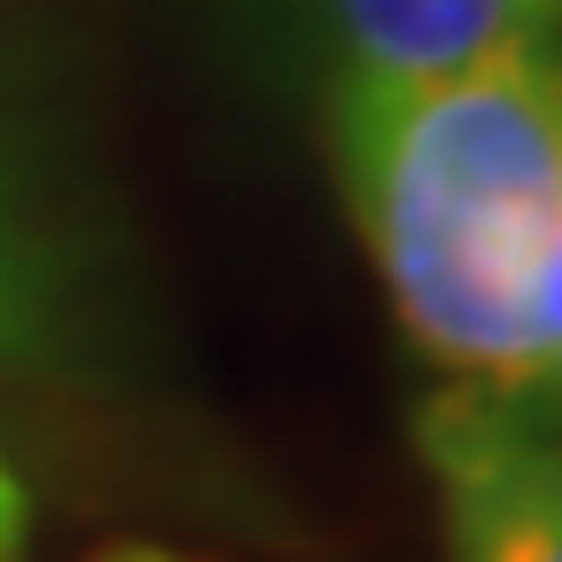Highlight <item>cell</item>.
<instances>
[{
    "instance_id": "obj_5",
    "label": "cell",
    "mask_w": 562,
    "mask_h": 562,
    "mask_svg": "<svg viewBox=\"0 0 562 562\" xmlns=\"http://www.w3.org/2000/svg\"><path fill=\"white\" fill-rule=\"evenodd\" d=\"M94 562H195V554H172V547H110Z\"/></svg>"
},
{
    "instance_id": "obj_3",
    "label": "cell",
    "mask_w": 562,
    "mask_h": 562,
    "mask_svg": "<svg viewBox=\"0 0 562 562\" xmlns=\"http://www.w3.org/2000/svg\"><path fill=\"white\" fill-rule=\"evenodd\" d=\"M360 70H461L508 47H547L554 0H336Z\"/></svg>"
},
{
    "instance_id": "obj_4",
    "label": "cell",
    "mask_w": 562,
    "mask_h": 562,
    "mask_svg": "<svg viewBox=\"0 0 562 562\" xmlns=\"http://www.w3.org/2000/svg\"><path fill=\"white\" fill-rule=\"evenodd\" d=\"M24 531H32V492H24L9 446H0V562H24Z\"/></svg>"
},
{
    "instance_id": "obj_6",
    "label": "cell",
    "mask_w": 562,
    "mask_h": 562,
    "mask_svg": "<svg viewBox=\"0 0 562 562\" xmlns=\"http://www.w3.org/2000/svg\"><path fill=\"white\" fill-rule=\"evenodd\" d=\"M16 313V266H9V243H0V321Z\"/></svg>"
},
{
    "instance_id": "obj_1",
    "label": "cell",
    "mask_w": 562,
    "mask_h": 562,
    "mask_svg": "<svg viewBox=\"0 0 562 562\" xmlns=\"http://www.w3.org/2000/svg\"><path fill=\"white\" fill-rule=\"evenodd\" d=\"M336 165L406 336L453 383L554 398L562 79L547 47L461 70H351Z\"/></svg>"
},
{
    "instance_id": "obj_2",
    "label": "cell",
    "mask_w": 562,
    "mask_h": 562,
    "mask_svg": "<svg viewBox=\"0 0 562 562\" xmlns=\"http://www.w3.org/2000/svg\"><path fill=\"white\" fill-rule=\"evenodd\" d=\"M422 461L438 476L453 562H562V469L547 398L446 383L414 414Z\"/></svg>"
}]
</instances>
